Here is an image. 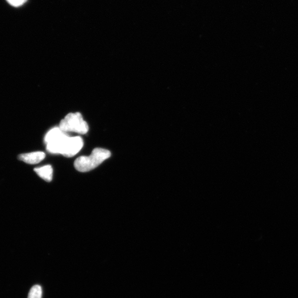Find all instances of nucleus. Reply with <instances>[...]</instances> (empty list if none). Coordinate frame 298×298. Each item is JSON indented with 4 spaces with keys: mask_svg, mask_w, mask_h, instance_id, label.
<instances>
[{
    "mask_svg": "<svg viewBox=\"0 0 298 298\" xmlns=\"http://www.w3.org/2000/svg\"><path fill=\"white\" fill-rule=\"evenodd\" d=\"M111 155L109 150L96 148L89 156H80L74 162L75 169L81 173H87L97 168Z\"/></svg>",
    "mask_w": 298,
    "mask_h": 298,
    "instance_id": "f257e3e1",
    "label": "nucleus"
},
{
    "mask_svg": "<svg viewBox=\"0 0 298 298\" xmlns=\"http://www.w3.org/2000/svg\"><path fill=\"white\" fill-rule=\"evenodd\" d=\"M60 128L64 132H74L80 134H85L88 132L89 127L80 113H70L62 119Z\"/></svg>",
    "mask_w": 298,
    "mask_h": 298,
    "instance_id": "f03ea898",
    "label": "nucleus"
},
{
    "mask_svg": "<svg viewBox=\"0 0 298 298\" xmlns=\"http://www.w3.org/2000/svg\"><path fill=\"white\" fill-rule=\"evenodd\" d=\"M83 146V140L80 137H69L61 155L67 157H73L81 150Z\"/></svg>",
    "mask_w": 298,
    "mask_h": 298,
    "instance_id": "7ed1b4c3",
    "label": "nucleus"
},
{
    "mask_svg": "<svg viewBox=\"0 0 298 298\" xmlns=\"http://www.w3.org/2000/svg\"><path fill=\"white\" fill-rule=\"evenodd\" d=\"M46 154L42 151H35L23 153L19 156V159L29 164H37L44 160Z\"/></svg>",
    "mask_w": 298,
    "mask_h": 298,
    "instance_id": "20e7f679",
    "label": "nucleus"
},
{
    "mask_svg": "<svg viewBox=\"0 0 298 298\" xmlns=\"http://www.w3.org/2000/svg\"><path fill=\"white\" fill-rule=\"evenodd\" d=\"M34 171L40 178L48 182L52 181L53 170L51 165H46L41 168H35Z\"/></svg>",
    "mask_w": 298,
    "mask_h": 298,
    "instance_id": "39448f33",
    "label": "nucleus"
},
{
    "mask_svg": "<svg viewBox=\"0 0 298 298\" xmlns=\"http://www.w3.org/2000/svg\"><path fill=\"white\" fill-rule=\"evenodd\" d=\"M43 290L41 286L34 285L30 288L28 298H42Z\"/></svg>",
    "mask_w": 298,
    "mask_h": 298,
    "instance_id": "423d86ee",
    "label": "nucleus"
},
{
    "mask_svg": "<svg viewBox=\"0 0 298 298\" xmlns=\"http://www.w3.org/2000/svg\"><path fill=\"white\" fill-rule=\"evenodd\" d=\"M6 1L12 6L20 7L23 5L27 0H6Z\"/></svg>",
    "mask_w": 298,
    "mask_h": 298,
    "instance_id": "0eeeda50",
    "label": "nucleus"
}]
</instances>
